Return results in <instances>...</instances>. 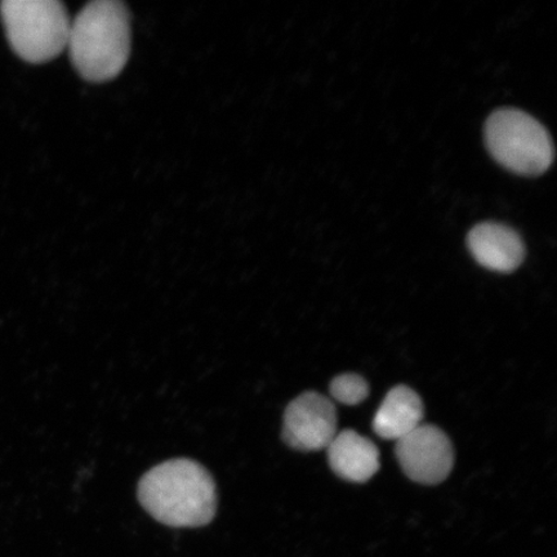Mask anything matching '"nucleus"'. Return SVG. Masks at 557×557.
Wrapping results in <instances>:
<instances>
[{
    "label": "nucleus",
    "instance_id": "10",
    "mask_svg": "<svg viewBox=\"0 0 557 557\" xmlns=\"http://www.w3.org/2000/svg\"><path fill=\"white\" fill-rule=\"evenodd\" d=\"M330 389L334 400L346 406H357L364 401L369 394L367 381L358 374L338 375L332 381Z\"/></svg>",
    "mask_w": 557,
    "mask_h": 557
},
{
    "label": "nucleus",
    "instance_id": "1",
    "mask_svg": "<svg viewBox=\"0 0 557 557\" xmlns=\"http://www.w3.org/2000/svg\"><path fill=\"white\" fill-rule=\"evenodd\" d=\"M137 494L145 510L169 527H203L218 510V492L211 473L187 458L171 459L146 472L139 480Z\"/></svg>",
    "mask_w": 557,
    "mask_h": 557
},
{
    "label": "nucleus",
    "instance_id": "8",
    "mask_svg": "<svg viewBox=\"0 0 557 557\" xmlns=\"http://www.w3.org/2000/svg\"><path fill=\"white\" fill-rule=\"evenodd\" d=\"M326 450L332 470L347 482L366 483L380 470L377 447L357 431H341Z\"/></svg>",
    "mask_w": 557,
    "mask_h": 557
},
{
    "label": "nucleus",
    "instance_id": "6",
    "mask_svg": "<svg viewBox=\"0 0 557 557\" xmlns=\"http://www.w3.org/2000/svg\"><path fill=\"white\" fill-rule=\"evenodd\" d=\"M336 435V407L325 396L305 393L285 409L283 438L290 448L302 451L326 449Z\"/></svg>",
    "mask_w": 557,
    "mask_h": 557
},
{
    "label": "nucleus",
    "instance_id": "4",
    "mask_svg": "<svg viewBox=\"0 0 557 557\" xmlns=\"http://www.w3.org/2000/svg\"><path fill=\"white\" fill-rule=\"evenodd\" d=\"M485 143L500 165L522 176H539L554 162V143L547 129L518 109L494 111L485 124Z\"/></svg>",
    "mask_w": 557,
    "mask_h": 557
},
{
    "label": "nucleus",
    "instance_id": "7",
    "mask_svg": "<svg viewBox=\"0 0 557 557\" xmlns=\"http://www.w3.org/2000/svg\"><path fill=\"white\" fill-rule=\"evenodd\" d=\"M468 246L473 259L497 273H511L525 259V246L520 235L496 222H484L473 227L468 236Z\"/></svg>",
    "mask_w": 557,
    "mask_h": 557
},
{
    "label": "nucleus",
    "instance_id": "3",
    "mask_svg": "<svg viewBox=\"0 0 557 557\" xmlns=\"http://www.w3.org/2000/svg\"><path fill=\"white\" fill-rule=\"evenodd\" d=\"M0 15L13 51L32 64L58 58L67 46L72 20L59 0H4Z\"/></svg>",
    "mask_w": 557,
    "mask_h": 557
},
{
    "label": "nucleus",
    "instance_id": "2",
    "mask_svg": "<svg viewBox=\"0 0 557 557\" xmlns=\"http://www.w3.org/2000/svg\"><path fill=\"white\" fill-rule=\"evenodd\" d=\"M73 65L88 82L120 75L131 54V17L120 0H95L70 25L67 46Z\"/></svg>",
    "mask_w": 557,
    "mask_h": 557
},
{
    "label": "nucleus",
    "instance_id": "9",
    "mask_svg": "<svg viewBox=\"0 0 557 557\" xmlns=\"http://www.w3.org/2000/svg\"><path fill=\"white\" fill-rule=\"evenodd\" d=\"M423 420V403L407 386H396L381 404L374 417L373 429L380 437L400 441L420 428Z\"/></svg>",
    "mask_w": 557,
    "mask_h": 557
},
{
    "label": "nucleus",
    "instance_id": "5",
    "mask_svg": "<svg viewBox=\"0 0 557 557\" xmlns=\"http://www.w3.org/2000/svg\"><path fill=\"white\" fill-rule=\"evenodd\" d=\"M396 443V457L413 482L435 485L448 478L455 463V450L441 429L422 423Z\"/></svg>",
    "mask_w": 557,
    "mask_h": 557
}]
</instances>
